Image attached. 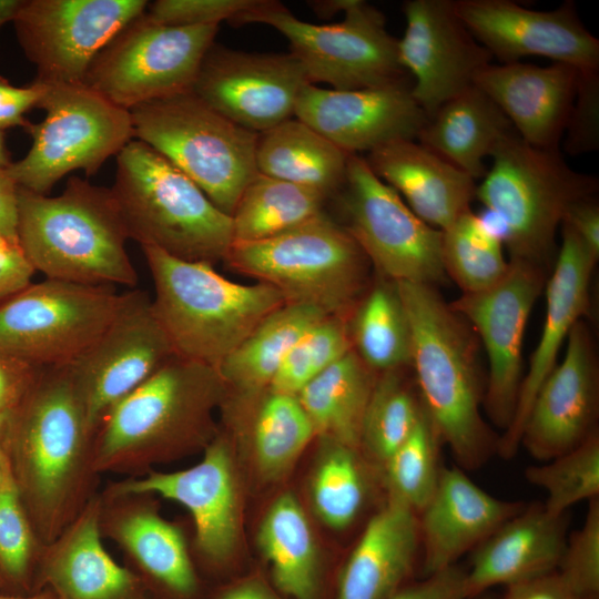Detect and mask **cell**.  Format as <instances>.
Listing matches in <instances>:
<instances>
[{"label": "cell", "instance_id": "cell-1", "mask_svg": "<svg viewBox=\"0 0 599 599\" xmlns=\"http://www.w3.org/2000/svg\"><path fill=\"white\" fill-rule=\"evenodd\" d=\"M395 284L410 324V369L424 409L459 468L478 469L497 454L499 436L480 410L477 335L435 286Z\"/></svg>", "mask_w": 599, "mask_h": 599}, {"label": "cell", "instance_id": "cell-2", "mask_svg": "<svg viewBox=\"0 0 599 599\" xmlns=\"http://www.w3.org/2000/svg\"><path fill=\"white\" fill-rule=\"evenodd\" d=\"M38 528L51 544L89 501L94 432L68 366L43 367L10 413Z\"/></svg>", "mask_w": 599, "mask_h": 599}, {"label": "cell", "instance_id": "cell-3", "mask_svg": "<svg viewBox=\"0 0 599 599\" xmlns=\"http://www.w3.org/2000/svg\"><path fill=\"white\" fill-rule=\"evenodd\" d=\"M128 240L110 189L75 175L58 196L18 186V242L45 278L134 288Z\"/></svg>", "mask_w": 599, "mask_h": 599}, {"label": "cell", "instance_id": "cell-4", "mask_svg": "<svg viewBox=\"0 0 599 599\" xmlns=\"http://www.w3.org/2000/svg\"><path fill=\"white\" fill-rule=\"evenodd\" d=\"M152 275V306L174 354L214 368L286 302L268 284H240L212 264L142 246Z\"/></svg>", "mask_w": 599, "mask_h": 599}, {"label": "cell", "instance_id": "cell-5", "mask_svg": "<svg viewBox=\"0 0 599 599\" xmlns=\"http://www.w3.org/2000/svg\"><path fill=\"white\" fill-rule=\"evenodd\" d=\"M226 386L216 368L173 356L114 405L93 441L95 473H138L203 437Z\"/></svg>", "mask_w": 599, "mask_h": 599}, {"label": "cell", "instance_id": "cell-6", "mask_svg": "<svg viewBox=\"0 0 599 599\" xmlns=\"http://www.w3.org/2000/svg\"><path fill=\"white\" fill-rule=\"evenodd\" d=\"M129 240L189 261L214 264L233 243L232 217L181 170L132 140L116 155L110 189Z\"/></svg>", "mask_w": 599, "mask_h": 599}, {"label": "cell", "instance_id": "cell-7", "mask_svg": "<svg viewBox=\"0 0 599 599\" xmlns=\"http://www.w3.org/2000/svg\"><path fill=\"white\" fill-rule=\"evenodd\" d=\"M491 158L476 197L499 221L510 258L545 267L567 212L595 196L598 180L572 170L559 150L532 146L517 133Z\"/></svg>", "mask_w": 599, "mask_h": 599}, {"label": "cell", "instance_id": "cell-8", "mask_svg": "<svg viewBox=\"0 0 599 599\" xmlns=\"http://www.w3.org/2000/svg\"><path fill=\"white\" fill-rule=\"evenodd\" d=\"M224 261L274 287L286 303L346 316L364 287L368 260L345 227L321 212L272 237L232 243Z\"/></svg>", "mask_w": 599, "mask_h": 599}, {"label": "cell", "instance_id": "cell-9", "mask_svg": "<svg viewBox=\"0 0 599 599\" xmlns=\"http://www.w3.org/2000/svg\"><path fill=\"white\" fill-rule=\"evenodd\" d=\"M129 111L134 138L167 159L231 216L243 191L258 173V133L232 122L192 91Z\"/></svg>", "mask_w": 599, "mask_h": 599}, {"label": "cell", "instance_id": "cell-10", "mask_svg": "<svg viewBox=\"0 0 599 599\" xmlns=\"http://www.w3.org/2000/svg\"><path fill=\"white\" fill-rule=\"evenodd\" d=\"M344 19L314 24L297 19L282 3L258 0L230 21L264 23L283 34L311 84L358 90L408 84L398 58V39L388 33L380 11L361 0H345Z\"/></svg>", "mask_w": 599, "mask_h": 599}, {"label": "cell", "instance_id": "cell-11", "mask_svg": "<svg viewBox=\"0 0 599 599\" xmlns=\"http://www.w3.org/2000/svg\"><path fill=\"white\" fill-rule=\"evenodd\" d=\"M45 85L37 105L45 116L24 129L32 139L31 148L4 171L18 186L42 195L72 171L94 175L110 156L134 140L129 110L83 83Z\"/></svg>", "mask_w": 599, "mask_h": 599}, {"label": "cell", "instance_id": "cell-12", "mask_svg": "<svg viewBox=\"0 0 599 599\" xmlns=\"http://www.w3.org/2000/svg\"><path fill=\"white\" fill-rule=\"evenodd\" d=\"M126 298L114 286L45 278L0 303V352L67 366L108 328Z\"/></svg>", "mask_w": 599, "mask_h": 599}, {"label": "cell", "instance_id": "cell-13", "mask_svg": "<svg viewBox=\"0 0 599 599\" xmlns=\"http://www.w3.org/2000/svg\"><path fill=\"white\" fill-rule=\"evenodd\" d=\"M217 31L163 26L144 11L98 53L82 83L125 110L191 91Z\"/></svg>", "mask_w": 599, "mask_h": 599}, {"label": "cell", "instance_id": "cell-14", "mask_svg": "<svg viewBox=\"0 0 599 599\" xmlns=\"http://www.w3.org/2000/svg\"><path fill=\"white\" fill-rule=\"evenodd\" d=\"M339 191L344 227L383 278L432 286L447 278L441 232L420 220L364 156L349 155Z\"/></svg>", "mask_w": 599, "mask_h": 599}, {"label": "cell", "instance_id": "cell-15", "mask_svg": "<svg viewBox=\"0 0 599 599\" xmlns=\"http://www.w3.org/2000/svg\"><path fill=\"white\" fill-rule=\"evenodd\" d=\"M145 0H23L13 20L18 42L37 69L35 81L78 84L98 53Z\"/></svg>", "mask_w": 599, "mask_h": 599}, {"label": "cell", "instance_id": "cell-16", "mask_svg": "<svg viewBox=\"0 0 599 599\" xmlns=\"http://www.w3.org/2000/svg\"><path fill=\"white\" fill-rule=\"evenodd\" d=\"M544 266L509 260L506 275L491 287L461 294L449 303L480 338L488 359L483 407L502 429L511 423L522 382V342L530 312L545 285Z\"/></svg>", "mask_w": 599, "mask_h": 599}, {"label": "cell", "instance_id": "cell-17", "mask_svg": "<svg viewBox=\"0 0 599 599\" xmlns=\"http://www.w3.org/2000/svg\"><path fill=\"white\" fill-rule=\"evenodd\" d=\"M174 351L152 300L132 288L108 328L70 365L90 428L171 359Z\"/></svg>", "mask_w": 599, "mask_h": 599}, {"label": "cell", "instance_id": "cell-18", "mask_svg": "<svg viewBox=\"0 0 599 599\" xmlns=\"http://www.w3.org/2000/svg\"><path fill=\"white\" fill-rule=\"evenodd\" d=\"M307 84L291 53H248L213 43L191 91L232 122L261 133L294 116Z\"/></svg>", "mask_w": 599, "mask_h": 599}, {"label": "cell", "instance_id": "cell-19", "mask_svg": "<svg viewBox=\"0 0 599 599\" xmlns=\"http://www.w3.org/2000/svg\"><path fill=\"white\" fill-rule=\"evenodd\" d=\"M398 58L413 75L410 93L427 116L474 85L491 54L458 17L453 0H407Z\"/></svg>", "mask_w": 599, "mask_h": 599}, {"label": "cell", "instance_id": "cell-20", "mask_svg": "<svg viewBox=\"0 0 599 599\" xmlns=\"http://www.w3.org/2000/svg\"><path fill=\"white\" fill-rule=\"evenodd\" d=\"M458 17L500 63L539 55L579 72L599 71V40L585 27L573 1L548 11L510 0H456Z\"/></svg>", "mask_w": 599, "mask_h": 599}, {"label": "cell", "instance_id": "cell-21", "mask_svg": "<svg viewBox=\"0 0 599 599\" xmlns=\"http://www.w3.org/2000/svg\"><path fill=\"white\" fill-rule=\"evenodd\" d=\"M564 358L537 392L520 446L547 461L598 432L599 367L592 334L583 319L571 328Z\"/></svg>", "mask_w": 599, "mask_h": 599}, {"label": "cell", "instance_id": "cell-22", "mask_svg": "<svg viewBox=\"0 0 599 599\" xmlns=\"http://www.w3.org/2000/svg\"><path fill=\"white\" fill-rule=\"evenodd\" d=\"M294 116L348 154L369 153L396 140H416L428 120L409 84L358 90L307 84Z\"/></svg>", "mask_w": 599, "mask_h": 599}, {"label": "cell", "instance_id": "cell-23", "mask_svg": "<svg viewBox=\"0 0 599 599\" xmlns=\"http://www.w3.org/2000/svg\"><path fill=\"white\" fill-rule=\"evenodd\" d=\"M159 495L183 505L192 515L196 544L211 561L222 562L235 550L240 535V501L229 444L217 438L196 465L173 473L150 471L110 488L109 496Z\"/></svg>", "mask_w": 599, "mask_h": 599}, {"label": "cell", "instance_id": "cell-24", "mask_svg": "<svg viewBox=\"0 0 599 599\" xmlns=\"http://www.w3.org/2000/svg\"><path fill=\"white\" fill-rule=\"evenodd\" d=\"M560 250L546 285V316L538 344L524 373L510 425L498 438L497 454L511 458L532 400L558 364V354L571 328L589 309V286L597 258L567 224H561Z\"/></svg>", "mask_w": 599, "mask_h": 599}, {"label": "cell", "instance_id": "cell-25", "mask_svg": "<svg viewBox=\"0 0 599 599\" xmlns=\"http://www.w3.org/2000/svg\"><path fill=\"white\" fill-rule=\"evenodd\" d=\"M525 507L485 491L459 467H443L433 496L417 514L424 577L457 565Z\"/></svg>", "mask_w": 599, "mask_h": 599}, {"label": "cell", "instance_id": "cell-26", "mask_svg": "<svg viewBox=\"0 0 599 599\" xmlns=\"http://www.w3.org/2000/svg\"><path fill=\"white\" fill-rule=\"evenodd\" d=\"M579 80L575 68L554 62L489 64L474 85L488 95L526 143L559 150Z\"/></svg>", "mask_w": 599, "mask_h": 599}, {"label": "cell", "instance_id": "cell-27", "mask_svg": "<svg viewBox=\"0 0 599 599\" xmlns=\"http://www.w3.org/2000/svg\"><path fill=\"white\" fill-rule=\"evenodd\" d=\"M568 516H552L541 504L526 505L480 542L465 569V593L531 580L557 570L567 540Z\"/></svg>", "mask_w": 599, "mask_h": 599}, {"label": "cell", "instance_id": "cell-28", "mask_svg": "<svg viewBox=\"0 0 599 599\" xmlns=\"http://www.w3.org/2000/svg\"><path fill=\"white\" fill-rule=\"evenodd\" d=\"M102 500L91 497L48 545L42 576L57 599H151L141 579L118 565L101 541Z\"/></svg>", "mask_w": 599, "mask_h": 599}, {"label": "cell", "instance_id": "cell-29", "mask_svg": "<svg viewBox=\"0 0 599 599\" xmlns=\"http://www.w3.org/2000/svg\"><path fill=\"white\" fill-rule=\"evenodd\" d=\"M419 549L417 512L387 496L339 573L337 599H390L409 583Z\"/></svg>", "mask_w": 599, "mask_h": 599}, {"label": "cell", "instance_id": "cell-30", "mask_svg": "<svg viewBox=\"0 0 599 599\" xmlns=\"http://www.w3.org/2000/svg\"><path fill=\"white\" fill-rule=\"evenodd\" d=\"M370 170L425 223L441 231L470 210L475 180L416 140H396L365 156Z\"/></svg>", "mask_w": 599, "mask_h": 599}, {"label": "cell", "instance_id": "cell-31", "mask_svg": "<svg viewBox=\"0 0 599 599\" xmlns=\"http://www.w3.org/2000/svg\"><path fill=\"white\" fill-rule=\"evenodd\" d=\"M514 133L497 104L471 85L439 106L416 140L476 181L487 172L485 159Z\"/></svg>", "mask_w": 599, "mask_h": 599}, {"label": "cell", "instance_id": "cell-32", "mask_svg": "<svg viewBox=\"0 0 599 599\" xmlns=\"http://www.w3.org/2000/svg\"><path fill=\"white\" fill-rule=\"evenodd\" d=\"M351 154L296 118L258 133L257 172L314 189L326 197L342 187Z\"/></svg>", "mask_w": 599, "mask_h": 599}, {"label": "cell", "instance_id": "cell-33", "mask_svg": "<svg viewBox=\"0 0 599 599\" xmlns=\"http://www.w3.org/2000/svg\"><path fill=\"white\" fill-rule=\"evenodd\" d=\"M123 505L101 517V525L156 582L177 596H191L196 576L180 530L145 505Z\"/></svg>", "mask_w": 599, "mask_h": 599}, {"label": "cell", "instance_id": "cell-34", "mask_svg": "<svg viewBox=\"0 0 599 599\" xmlns=\"http://www.w3.org/2000/svg\"><path fill=\"white\" fill-rule=\"evenodd\" d=\"M376 375L352 349L296 395L315 435L361 448V434Z\"/></svg>", "mask_w": 599, "mask_h": 599}, {"label": "cell", "instance_id": "cell-35", "mask_svg": "<svg viewBox=\"0 0 599 599\" xmlns=\"http://www.w3.org/2000/svg\"><path fill=\"white\" fill-rule=\"evenodd\" d=\"M326 316L321 308L300 303H285L272 312L217 366L225 386L246 396L268 389L292 346Z\"/></svg>", "mask_w": 599, "mask_h": 599}, {"label": "cell", "instance_id": "cell-36", "mask_svg": "<svg viewBox=\"0 0 599 599\" xmlns=\"http://www.w3.org/2000/svg\"><path fill=\"white\" fill-rule=\"evenodd\" d=\"M257 541L275 586L294 599H317L318 556L306 515L292 494L278 497L266 511Z\"/></svg>", "mask_w": 599, "mask_h": 599}, {"label": "cell", "instance_id": "cell-37", "mask_svg": "<svg viewBox=\"0 0 599 599\" xmlns=\"http://www.w3.org/2000/svg\"><path fill=\"white\" fill-rule=\"evenodd\" d=\"M355 306L348 329L361 361L375 374L410 368V324L396 284L383 278Z\"/></svg>", "mask_w": 599, "mask_h": 599}, {"label": "cell", "instance_id": "cell-38", "mask_svg": "<svg viewBox=\"0 0 599 599\" xmlns=\"http://www.w3.org/2000/svg\"><path fill=\"white\" fill-rule=\"evenodd\" d=\"M326 196L311 187L257 173L233 214V243L256 242L291 230L319 214Z\"/></svg>", "mask_w": 599, "mask_h": 599}, {"label": "cell", "instance_id": "cell-39", "mask_svg": "<svg viewBox=\"0 0 599 599\" xmlns=\"http://www.w3.org/2000/svg\"><path fill=\"white\" fill-rule=\"evenodd\" d=\"M406 369L376 375L365 412L359 447L379 468L407 439L424 413L414 377L409 380Z\"/></svg>", "mask_w": 599, "mask_h": 599}, {"label": "cell", "instance_id": "cell-40", "mask_svg": "<svg viewBox=\"0 0 599 599\" xmlns=\"http://www.w3.org/2000/svg\"><path fill=\"white\" fill-rule=\"evenodd\" d=\"M441 232V261L463 294L487 290L507 273L501 237L471 212L463 213Z\"/></svg>", "mask_w": 599, "mask_h": 599}, {"label": "cell", "instance_id": "cell-41", "mask_svg": "<svg viewBox=\"0 0 599 599\" xmlns=\"http://www.w3.org/2000/svg\"><path fill=\"white\" fill-rule=\"evenodd\" d=\"M253 447L264 478L281 477L315 435L295 395L267 390L253 422Z\"/></svg>", "mask_w": 599, "mask_h": 599}, {"label": "cell", "instance_id": "cell-42", "mask_svg": "<svg viewBox=\"0 0 599 599\" xmlns=\"http://www.w3.org/2000/svg\"><path fill=\"white\" fill-rule=\"evenodd\" d=\"M317 466L312 499L321 519L334 529L352 525L365 507L369 483L361 448L332 440Z\"/></svg>", "mask_w": 599, "mask_h": 599}, {"label": "cell", "instance_id": "cell-43", "mask_svg": "<svg viewBox=\"0 0 599 599\" xmlns=\"http://www.w3.org/2000/svg\"><path fill=\"white\" fill-rule=\"evenodd\" d=\"M443 441L430 418L424 413L407 439L380 467L387 496L409 506L417 514L433 496L443 466Z\"/></svg>", "mask_w": 599, "mask_h": 599}, {"label": "cell", "instance_id": "cell-44", "mask_svg": "<svg viewBox=\"0 0 599 599\" xmlns=\"http://www.w3.org/2000/svg\"><path fill=\"white\" fill-rule=\"evenodd\" d=\"M526 479L544 489V505L552 516H561L583 500L599 497V433L573 449L525 470Z\"/></svg>", "mask_w": 599, "mask_h": 599}, {"label": "cell", "instance_id": "cell-45", "mask_svg": "<svg viewBox=\"0 0 599 599\" xmlns=\"http://www.w3.org/2000/svg\"><path fill=\"white\" fill-rule=\"evenodd\" d=\"M352 349L345 316L328 315L296 341L267 390L296 396L304 386Z\"/></svg>", "mask_w": 599, "mask_h": 599}, {"label": "cell", "instance_id": "cell-46", "mask_svg": "<svg viewBox=\"0 0 599 599\" xmlns=\"http://www.w3.org/2000/svg\"><path fill=\"white\" fill-rule=\"evenodd\" d=\"M556 572L577 599H599V497L588 501L582 525L567 537Z\"/></svg>", "mask_w": 599, "mask_h": 599}, {"label": "cell", "instance_id": "cell-47", "mask_svg": "<svg viewBox=\"0 0 599 599\" xmlns=\"http://www.w3.org/2000/svg\"><path fill=\"white\" fill-rule=\"evenodd\" d=\"M33 556V535L9 465L0 468V567L11 578L26 577Z\"/></svg>", "mask_w": 599, "mask_h": 599}, {"label": "cell", "instance_id": "cell-48", "mask_svg": "<svg viewBox=\"0 0 599 599\" xmlns=\"http://www.w3.org/2000/svg\"><path fill=\"white\" fill-rule=\"evenodd\" d=\"M258 0H156L145 13L151 20L169 27H197L231 21L256 6Z\"/></svg>", "mask_w": 599, "mask_h": 599}, {"label": "cell", "instance_id": "cell-49", "mask_svg": "<svg viewBox=\"0 0 599 599\" xmlns=\"http://www.w3.org/2000/svg\"><path fill=\"white\" fill-rule=\"evenodd\" d=\"M564 150L570 155L599 146V72H579L573 104L564 132Z\"/></svg>", "mask_w": 599, "mask_h": 599}, {"label": "cell", "instance_id": "cell-50", "mask_svg": "<svg viewBox=\"0 0 599 599\" xmlns=\"http://www.w3.org/2000/svg\"><path fill=\"white\" fill-rule=\"evenodd\" d=\"M42 368L0 352V414L19 406Z\"/></svg>", "mask_w": 599, "mask_h": 599}, {"label": "cell", "instance_id": "cell-51", "mask_svg": "<svg viewBox=\"0 0 599 599\" xmlns=\"http://www.w3.org/2000/svg\"><path fill=\"white\" fill-rule=\"evenodd\" d=\"M390 599H467L465 569L458 565L409 582Z\"/></svg>", "mask_w": 599, "mask_h": 599}, {"label": "cell", "instance_id": "cell-52", "mask_svg": "<svg viewBox=\"0 0 599 599\" xmlns=\"http://www.w3.org/2000/svg\"><path fill=\"white\" fill-rule=\"evenodd\" d=\"M47 85L33 80L26 87H14L0 77V130L12 126L26 129L29 121L24 114L37 108Z\"/></svg>", "mask_w": 599, "mask_h": 599}, {"label": "cell", "instance_id": "cell-53", "mask_svg": "<svg viewBox=\"0 0 599 599\" xmlns=\"http://www.w3.org/2000/svg\"><path fill=\"white\" fill-rule=\"evenodd\" d=\"M34 273L19 244H0V302L29 286Z\"/></svg>", "mask_w": 599, "mask_h": 599}, {"label": "cell", "instance_id": "cell-54", "mask_svg": "<svg viewBox=\"0 0 599 599\" xmlns=\"http://www.w3.org/2000/svg\"><path fill=\"white\" fill-rule=\"evenodd\" d=\"M562 223L579 236L591 254L599 258V206L595 196L575 203Z\"/></svg>", "mask_w": 599, "mask_h": 599}, {"label": "cell", "instance_id": "cell-55", "mask_svg": "<svg viewBox=\"0 0 599 599\" xmlns=\"http://www.w3.org/2000/svg\"><path fill=\"white\" fill-rule=\"evenodd\" d=\"M499 599H577L557 572L506 587Z\"/></svg>", "mask_w": 599, "mask_h": 599}, {"label": "cell", "instance_id": "cell-56", "mask_svg": "<svg viewBox=\"0 0 599 599\" xmlns=\"http://www.w3.org/2000/svg\"><path fill=\"white\" fill-rule=\"evenodd\" d=\"M0 236L18 242V185L6 174L0 175Z\"/></svg>", "mask_w": 599, "mask_h": 599}, {"label": "cell", "instance_id": "cell-57", "mask_svg": "<svg viewBox=\"0 0 599 599\" xmlns=\"http://www.w3.org/2000/svg\"><path fill=\"white\" fill-rule=\"evenodd\" d=\"M219 599H278V598L261 581L247 580L229 589Z\"/></svg>", "mask_w": 599, "mask_h": 599}, {"label": "cell", "instance_id": "cell-58", "mask_svg": "<svg viewBox=\"0 0 599 599\" xmlns=\"http://www.w3.org/2000/svg\"><path fill=\"white\" fill-rule=\"evenodd\" d=\"M23 0H0V30L7 22H13Z\"/></svg>", "mask_w": 599, "mask_h": 599}, {"label": "cell", "instance_id": "cell-59", "mask_svg": "<svg viewBox=\"0 0 599 599\" xmlns=\"http://www.w3.org/2000/svg\"><path fill=\"white\" fill-rule=\"evenodd\" d=\"M9 152L4 144L2 130H0V175L4 173L6 169L10 165Z\"/></svg>", "mask_w": 599, "mask_h": 599}, {"label": "cell", "instance_id": "cell-60", "mask_svg": "<svg viewBox=\"0 0 599 599\" xmlns=\"http://www.w3.org/2000/svg\"><path fill=\"white\" fill-rule=\"evenodd\" d=\"M0 599H57V597L49 590L45 592H40L33 596H27V597L0 596Z\"/></svg>", "mask_w": 599, "mask_h": 599}, {"label": "cell", "instance_id": "cell-61", "mask_svg": "<svg viewBox=\"0 0 599 599\" xmlns=\"http://www.w3.org/2000/svg\"><path fill=\"white\" fill-rule=\"evenodd\" d=\"M10 414H0V435L6 430Z\"/></svg>", "mask_w": 599, "mask_h": 599}, {"label": "cell", "instance_id": "cell-62", "mask_svg": "<svg viewBox=\"0 0 599 599\" xmlns=\"http://www.w3.org/2000/svg\"><path fill=\"white\" fill-rule=\"evenodd\" d=\"M3 458H4V456H3L2 451L0 450V468H1L2 465L4 464Z\"/></svg>", "mask_w": 599, "mask_h": 599}, {"label": "cell", "instance_id": "cell-63", "mask_svg": "<svg viewBox=\"0 0 599 599\" xmlns=\"http://www.w3.org/2000/svg\"><path fill=\"white\" fill-rule=\"evenodd\" d=\"M4 242H8V241H6L4 238H2V237L0 236V244H1V243H4Z\"/></svg>", "mask_w": 599, "mask_h": 599}]
</instances>
